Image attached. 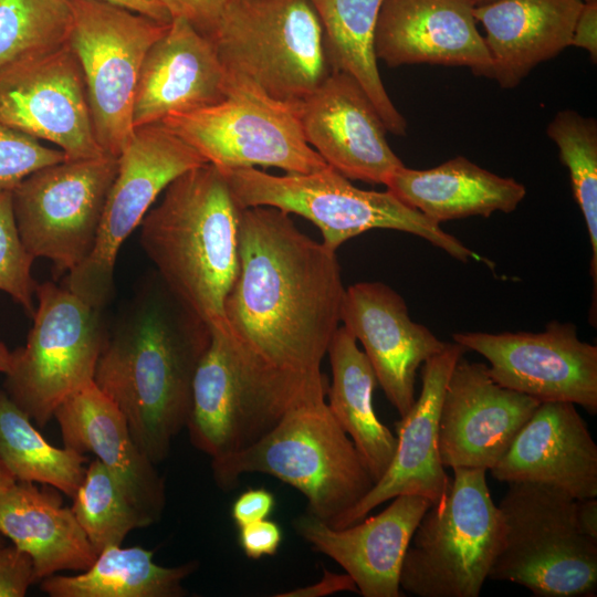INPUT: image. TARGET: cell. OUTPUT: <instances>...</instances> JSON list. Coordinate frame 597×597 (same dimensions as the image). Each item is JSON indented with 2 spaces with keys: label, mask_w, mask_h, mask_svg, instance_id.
<instances>
[{
  "label": "cell",
  "mask_w": 597,
  "mask_h": 597,
  "mask_svg": "<svg viewBox=\"0 0 597 597\" xmlns=\"http://www.w3.org/2000/svg\"><path fill=\"white\" fill-rule=\"evenodd\" d=\"M344 293L336 251L300 231L290 213L240 210L227 336L241 366L292 407L325 400L329 381L321 364Z\"/></svg>",
  "instance_id": "6da1fadb"
},
{
  "label": "cell",
  "mask_w": 597,
  "mask_h": 597,
  "mask_svg": "<svg viewBox=\"0 0 597 597\" xmlns=\"http://www.w3.org/2000/svg\"><path fill=\"white\" fill-rule=\"evenodd\" d=\"M541 401L498 384L482 363L461 356L448 379L438 448L450 468L491 470Z\"/></svg>",
  "instance_id": "e0dca14e"
},
{
  "label": "cell",
  "mask_w": 597,
  "mask_h": 597,
  "mask_svg": "<svg viewBox=\"0 0 597 597\" xmlns=\"http://www.w3.org/2000/svg\"><path fill=\"white\" fill-rule=\"evenodd\" d=\"M210 339V328L161 281L105 338L94 383L122 411L134 441L155 464L166 460L174 438L187 426L193 377Z\"/></svg>",
  "instance_id": "7a4b0ae2"
},
{
  "label": "cell",
  "mask_w": 597,
  "mask_h": 597,
  "mask_svg": "<svg viewBox=\"0 0 597 597\" xmlns=\"http://www.w3.org/2000/svg\"><path fill=\"white\" fill-rule=\"evenodd\" d=\"M210 331L186 428L192 446L214 460L251 446L291 409L241 366L227 331Z\"/></svg>",
  "instance_id": "2e32d148"
},
{
  "label": "cell",
  "mask_w": 597,
  "mask_h": 597,
  "mask_svg": "<svg viewBox=\"0 0 597 597\" xmlns=\"http://www.w3.org/2000/svg\"><path fill=\"white\" fill-rule=\"evenodd\" d=\"M282 540L281 526L268 519L239 527V545L244 555L251 559L275 555Z\"/></svg>",
  "instance_id": "ab89813d"
},
{
  "label": "cell",
  "mask_w": 597,
  "mask_h": 597,
  "mask_svg": "<svg viewBox=\"0 0 597 597\" xmlns=\"http://www.w3.org/2000/svg\"><path fill=\"white\" fill-rule=\"evenodd\" d=\"M275 498L264 488L248 489L231 506V517L238 527L268 519L274 511Z\"/></svg>",
  "instance_id": "60d3db41"
},
{
  "label": "cell",
  "mask_w": 597,
  "mask_h": 597,
  "mask_svg": "<svg viewBox=\"0 0 597 597\" xmlns=\"http://www.w3.org/2000/svg\"><path fill=\"white\" fill-rule=\"evenodd\" d=\"M576 405L543 401L490 471L506 483H537L576 500L597 496V446Z\"/></svg>",
  "instance_id": "603a6c76"
},
{
  "label": "cell",
  "mask_w": 597,
  "mask_h": 597,
  "mask_svg": "<svg viewBox=\"0 0 597 597\" xmlns=\"http://www.w3.org/2000/svg\"><path fill=\"white\" fill-rule=\"evenodd\" d=\"M34 583L31 557L14 545L0 544V597H23Z\"/></svg>",
  "instance_id": "74e56055"
},
{
  "label": "cell",
  "mask_w": 597,
  "mask_h": 597,
  "mask_svg": "<svg viewBox=\"0 0 597 597\" xmlns=\"http://www.w3.org/2000/svg\"><path fill=\"white\" fill-rule=\"evenodd\" d=\"M160 124L221 170L263 166L308 174L328 166L305 140L297 106L245 84L229 82L223 101Z\"/></svg>",
  "instance_id": "8fae6325"
},
{
  "label": "cell",
  "mask_w": 597,
  "mask_h": 597,
  "mask_svg": "<svg viewBox=\"0 0 597 597\" xmlns=\"http://www.w3.org/2000/svg\"><path fill=\"white\" fill-rule=\"evenodd\" d=\"M72 499L71 510L97 554L109 546L122 545L133 530L151 524L98 459L86 468Z\"/></svg>",
  "instance_id": "836d02e7"
},
{
  "label": "cell",
  "mask_w": 597,
  "mask_h": 597,
  "mask_svg": "<svg viewBox=\"0 0 597 597\" xmlns=\"http://www.w3.org/2000/svg\"><path fill=\"white\" fill-rule=\"evenodd\" d=\"M297 116L307 144L348 179L386 185L404 166L373 102L347 73L333 71L297 105Z\"/></svg>",
  "instance_id": "ac0fdd59"
},
{
  "label": "cell",
  "mask_w": 597,
  "mask_h": 597,
  "mask_svg": "<svg viewBox=\"0 0 597 597\" xmlns=\"http://www.w3.org/2000/svg\"><path fill=\"white\" fill-rule=\"evenodd\" d=\"M223 490L241 475L264 473L300 491L307 513L332 526L375 481L354 442L324 401L292 408L251 446L211 460Z\"/></svg>",
  "instance_id": "277c9868"
},
{
  "label": "cell",
  "mask_w": 597,
  "mask_h": 597,
  "mask_svg": "<svg viewBox=\"0 0 597 597\" xmlns=\"http://www.w3.org/2000/svg\"><path fill=\"white\" fill-rule=\"evenodd\" d=\"M467 0H384L374 48L389 67L429 63L465 66L491 77L492 60Z\"/></svg>",
  "instance_id": "7402d4cb"
},
{
  "label": "cell",
  "mask_w": 597,
  "mask_h": 597,
  "mask_svg": "<svg viewBox=\"0 0 597 597\" xmlns=\"http://www.w3.org/2000/svg\"><path fill=\"white\" fill-rule=\"evenodd\" d=\"M323 28L333 71L353 76L364 88L387 132L407 134V122L392 104L378 71L374 39L384 0H310Z\"/></svg>",
  "instance_id": "f546056e"
},
{
  "label": "cell",
  "mask_w": 597,
  "mask_h": 597,
  "mask_svg": "<svg viewBox=\"0 0 597 597\" xmlns=\"http://www.w3.org/2000/svg\"><path fill=\"white\" fill-rule=\"evenodd\" d=\"M452 339L482 355L501 386L597 413V346L582 341L576 325L553 321L538 333L460 332Z\"/></svg>",
  "instance_id": "9a60e30c"
},
{
  "label": "cell",
  "mask_w": 597,
  "mask_h": 597,
  "mask_svg": "<svg viewBox=\"0 0 597 597\" xmlns=\"http://www.w3.org/2000/svg\"><path fill=\"white\" fill-rule=\"evenodd\" d=\"M11 365V352L0 342V373L7 374Z\"/></svg>",
  "instance_id": "7dc6e473"
},
{
  "label": "cell",
  "mask_w": 597,
  "mask_h": 597,
  "mask_svg": "<svg viewBox=\"0 0 597 597\" xmlns=\"http://www.w3.org/2000/svg\"><path fill=\"white\" fill-rule=\"evenodd\" d=\"M54 418L65 448L95 454L151 524L159 521L166 505L165 480L134 441L122 411L94 380L65 398Z\"/></svg>",
  "instance_id": "d4e9b609"
},
{
  "label": "cell",
  "mask_w": 597,
  "mask_h": 597,
  "mask_svg": "<svg viewBox=\"0 0 597 597\" xmlns=\"http://www.w3.org/2000/svg\"><path fill=\"white\" fill-rule=\"evenodd\" d=\"M327 354L332 370L327 407L354 442L376 483L390 465L398 440L374 410L375 373L344 326L335 332Z\"/></svg>",
  "instance_id": "f1b7e54d"
},
{
  "label": "cell",
  "mask_w": 597,
  "mask_h": 597,
  "mask_svg": "<svg viewBox=\"0 0 597 597\" xmlns=\"http://www.w3.org/2000/svg\"><path fill=\"white\" fill-rule=\"evenodd\" d=\"M448 490L418 523L399 585L418 597H479L501 548L504 521L485 470L453 468Z\"/></svg>",
  "instance_id": "52a82bcc"
},
{
  "label": "cell",
  "mask_w": 597,
  "mask_h": 597,
  "mask_svg": "<svg viewBox=\"0 0 597 597\" xmlns=\"http://www.w3.org/2000/svg\"><path fill=\"white\" fill-rule=\"evenodd\" d=\"M14 482L15 479L4 465V463L0 460V495Z\"/></svg>",
  "instance_id": "bcb514c9"
},
{
  "label": "cell",
  "mask_w": 597,
  "mask_h": 597,
  "mask_svg": "<svg viewBox=\"0 0 597 597\" xmlns=\"http://www.w3.org/2000/svg\"><path fill=\"white\" fill-rule=\"evenodd\" d=\"M228 93V75L213 44L184 18H172L144 57L133 105L134 128L217 104Z\"/></svg>",
  "instance_id": "cb8c5ba5"
},
{
  "label": "cell",
  "mask_w": 597,
  "mask_h": 597,
  "mask_svg": "<svg viewBox=\"0 0 597 597\" xmlns=\"http://www.w3.org/2000/svg\"><path fill=\"white\" fill-rule=\"evenodd\" d=\"M341 322L363 345L387 399L404 417L416 401L419 366L448 343L413 322L404 298L381 282H359L345 289Z\"/></svg>",
  "instance_id": "d6986e66"
},
{
  "label": "cell",
  "mask_w": 597,
  "mask_h": 597,
  "mask_svg": "<svg viewBox=\"0 0 597 597\" xmlns=\"http://www.w3.org/2000/svg\"><path fill=\"white\" fill-rule=\"evenodd\" d=\"M501 548L489 578L526 587L537 597H595L597 540L577 522V500L537 483H509L499 503Z\"/></svg>",
  "instance_id": "ba28073f"
},
{
  "label": "cell",
  "mask_w": 597,
  "mask_h": 597,
  "mask_svg": "<svg viewBox=\"0 0 597 597\" xmlns=\"http://www.w3.org/2000/svg\"><path fill=\"white\" fill-rule=\"evenodd\" d=\"M118 158L102 155L43 167L11 190L22 243L70 273L92 252Z\"/></svg>",
  "instance_id": "4fadbf2b"
},
{
  "label": "cell",
  "mask_w": 597,
  "mask_h": 597,
  "mask_svg": "<svg viewBox=\"0 0 597 597\" xmlns=\"http://www.w3.org/2000/svg\"><path fill=\"white\" fill-rule=\"evenodd\" d=\"M431 502L401 494L379 514L334 528L305 513L294 520L311 547L343 567L364 597H400V570L412 534Z\"/></svg>",
  "instance_id": "44dd1931"
},
{
  "label": "cell",
  "mask_w": 597,
  "mask_h": 597,
  "mask_svg": "<svg viewBox=\"0 0 597 597\" xmlns=\"http://www.w3.org/2000/svg\"><path fill=\"white\" fill-rule=\"evenodd\" d=\"M0 121L54 144L69 160L107 155L95 137L83 71L69 42L0 69Z\"/></svg>",
  "instance_id": "5bb4252c"
},
{
  "label": "cell",
  "mask_w": 597,
  "mask_h": 597,
  "mask_svg": "<svg viewBox=\"0 0 597 597\" xmlns=\"http://www.w3.org/2000/svg\"><path fill=\"white\" fill-rule=\"evenodd\" d=\"M582 0H495L473 8L485 30L491 77L501 87L517 86L540 63L570 44Z\"/></svg>",
  "instance_id": "484cf974"
},
{
  "label": "cell",
  "mask_w": 597,
  "mask_h": 597,
  "mask_svg": "<svg viewBox=\"0 0 597 597\" xmlns=\"http://www.w3.org/2000/svg\"><path fill=\"white\" fill-rule=\"evenodd\" d=\"M467 1L474 8V7L488 4L495 0H467Z\"/></svg>",
  "instance_id": "c3c4849f"
},
{
  "label": "cell",
  "mask_w": 597,
  "mask_h": 597,
  "mask_svg": "<svg viewBox=\"0 0 597 597\" xmlns=\"http://www.w3.org/2000/svg\"><path fill=\"white\" fill-rule=\"evenodd\" d=\"M124 7L157 21L169 23L172 18L161 0H103Z\"/></svg>",
  "instance_id": "ee69618b"
},
{
  "label": "cell",
  "mask_w": 597,
  "mask_h": 597,
  "mask_svg": "<svg viewBox=\"0 0 597 597\" xmlns=\"http://www.w3.org/2000/svg\"><path fill=\"white\" fill-rule=\"evenodd\" d=\"M65 159L61 149L46 147L0 121V191H11L32 172Z\"/></svg>",
  "instance_id": "8d00e7d4"
},
{
  "label": "cell",
  "mask_w": 597,
  "mask_h": 597,
  "mask_svg": "<svg viewBox=\"0 0 597 597\" xmlns=\"http://www.w3.org/2000/svg\"><path fill=\"white\" fill-rule=\"evenodd\" d=\"M569 46L585 49L591 62L597 60V1L583 2Z\"/></svg>",
  "instance_id": "b9f144b4"
},
{
  "label": "cell",
  "mask_w": 597,
  "mask_h": 597,
  "mask_svg": "<svg viewBox=\"0 0 597 597\" xmlns=\"http://www.w3.org/2000/svg\"><path fill=\"white\" fill-rule=\"evenodd\" d=\"M223 172L206 163L164 190L140 227L159 280L210 329L227 331L224 303L239 272V218Z\"/></svg>",
  "instance_id": "3957f363"
},
{
  "label": "cell",
  "mask_w": 597,
  "mask_h": 597,
  "mask_svg": "<svg viewBox=\"0 0 597 597\" xmlns=\"http://www.w3.org/2000/svg\"><path fill=\"white\" fill-rule=\"evenodd\" d=\"M154 551L109 546L80 575H52L40 580L51 597H182V583L197 568L190 561L174 567L153 562Z\"/></svg>",
  "instance_id": "4dcf8cb0"
},
{
  "label": "cell",
  "mask_w": 597,
  "mask_h": 597,
  "mask_svg": "<svg viewBox=\"0 0 597 597\" xmlns=\"http://www.w3.org/2000/svg\"><path fill=\"white\" fill-rule=\"evenodd\" d=\"M409 207L437 223L514 211L526 195L524 185L493 174L463 156L430 169L398 168L385 185Z\"/></svg>",
  "instance_id": "83f0119b"
},
{
  "label": "cell",
  "mask_w": 597,
  "mask_h": 597,
  "mask_svg": "<svg viewBox=\"0 0 597 597\" xmlns=\"http://www.w3.org/2000/svg\"><path fill=\"white\" fill-rule=\"evenodd\" d=\"M234 0H161L171 18L187 20L207 39Z\"/></svg>",
  "instance_id": "f35d334b"
},
{
  "label": "cell",
  "mask_w": 597,
  "mask_h": 597,
  "mask_svg": "<svg viewBox=\"0 0 597 597\" xmlns=\"http://www.w3.org/2000/svg\"><path fill=\"white\" fill-rule=\"evenodd\" d=\"M465 352L462 345L448 343L442 352L423 363L420 395L396 423L398 443L390 465L371 490L332 527L355 524L378 505L401 494L420 495L431 504L442 499L451 478L439 455L440 408L451 371Z\"/></svg>",
  "instance_id": "ffe728a7"
},
{
  "label": "cell",
  "mask_w": 597,
  "mask_h": 597,
  "mask_svg": "<svg viewBox=\"0 0 597 597\" xmlns=\"http://www.w3.org/2000/svg\"><path fill=\"white\" fill-rule=\"evenodd\" d=\"M323 572L324 575L317 584L297 588L285 594H279L276 596L320 597L336 594L339 591H358L354 580L350 578L349 575L334 574L327 569H324Z\"/></svg>",
  "instance_id": "7bdbcfd3"
},
{
  "label": "cell",
  "mask_w": 597,
  "mask_h": 597,
  "mask_svg": "<svg viewBox=\"0 0 597 597\" xmlns=\"http://www.w3.org/2000/svg\"><path fill=\"white\" fill-rule=\"evenodd\" d=\"M34 260L21 241L11 191H0V291L31 315L38 285L32 276Z\"/></svg>",
  "instance_id": "d590c367"
},
{
  "label": "cell",
  "mask_w": 597,
  "mask_h": 597,
  "mask_svg": "<svg viewBox=\"0 0 597 597\" xmlns=\"http://www.w3.org/2000/svg\"><path fill=\"white\" fill-rule=\"evenodd\" d=\"M35 296L33 325L25 345L11 352L4 391L44 427L65 398L94 380L106 334L100 310L67 287L44 282Z\"/></svg>",
  "instance_id": "9c48e42d"
},
{
  "label": "cell",
  "mask_w": 597,
  "mask_h": 597,
  "mask_svg": "<svg viewBox=\"0 0 597 597\" xmlns=\"http://www.w3.org/2000/svg\"><path fill=\"white\" fill-rule=\"evenodd\" d=\"M0 534L27 553L36 582L62 570H86L98 554L59 494L15 481L0 495Z\"/></svg>",
  "instance_id": "4316f807"
},
{
  "label": "cell",
  "mask_w": 597,
  "mask_h": 597,
  "mask_svg": "<svg viewBox=\"0 0 597 597\" xmlns=\"http://www.w3.org/2000/svg\"><path fill=\"white\" fill-rule=\"evenodd\" d=\"M0 460L15 481L50 485L73 498L84 479L87 457L52 446L0 390Z\"/></svg>",
  "instance_id": "1f68e13d"
},
{
  "label": "cell",
  "mask_w": 597,
  "mask_h": 597,
  "mask_svg": "<svg viewBox=\"0 0 597 597\" xmlns=\"http://www.w3.org/2000/svg\"><path fill=\"white\" fill-rule=\"evenodd\" d=\"M584 2H593V1H597V0H582Z\"/></svg>",
  "instance_id": "681fc988"
},
{
  "label": "cell",
  "mask_w": 597,
  "mask_h": 597,
  "mask_svg": "<svg viewBox=\"0 0 597 597\" xmlns=\"http://www.w3.org/2000/svg\"><path fill=\"white\" fill-rule=\"evenodd\" d=\"M577 522L580 531L597 540V500L596 498H588L577 500L576 509Z\"/></svg>",
  "instance_id": "f6af8a7d"
},
{
  "label": "cell",
  "mask_w": 597,
  "mask_h": 597,
  "mask_svg": "<svg viewBox=\"0 0 597 597\" xmlns=\"http://www.w3.org/2000/svg\"><path fill=\"white\" fill-rule=\"evenodd\" d=\"M221 171L240 209L268 206L298 214L320 229L322 242L334 251L366 231L392 229L416 234L462 262L483 260L439 223L404 203L389 190L359 189L331 166L308 174L287 172L283 176L254 167Z\"/></svg>",
  "instance_id": "8992f818"
},
{
  "label": "cell",
  "mask_w": 597,
  "mask_h": 597,
  "mask_svg": "<svg viewBox=\"0 0 597 597\" xmlns=\"http://www.w3.org/2000/svg\"><path fill=\"white\" fill-rule=\"evenodd\" d=\"M570 176L574 198L589 235L593 298L589 320L596 325L597 293V122L573 109L559 111L546 129Z\"/></svg>",
  "instance_id": "d6a6232c"
},
{
  "label": "cell",
  "mask_w": 597,
  "mask_h": 597,
  "mask_svg": "<svg viewBox=\"0 0 597 597\" xmlns=\"http://www.w3.org/2000/svg\"><path fill=\"white\" fill-rule=\"evenodd\" d=\"M69 44L81 64L97 143L118 157L134 134L133 105L144 57L169 23L103 0H67Z\"/></svg>",
  "instance_id": "30bf717a"
},
{
  "label": "cell",
  "mask_w": 597,
  "mask_h": 597,
  "mask_svg": "<svg viewBox=\"0 0 597 597\" xmlns=\"http://www.w3.org/2000/svg\"><path fill=\"white\" fill-rule=\"evenodd\" d=\"M117 158L94 248L67 275L66 287L97 310L111 297L115 262L124 241L172 180L207 163L160 123L135 127Z\"/></svg>",
  "instance_id": "7c38bea8"
},
{
  "label": "cell",
  "mask_w": 597,
  "mask_h": 597,
  "mask_svg": "<svg viewBox=\"0 0 597 597\" xmlns=\"http://www.w3.org/2000/svg\"><path fill=\"white\" fill-rule=\"evenodd\" d=\"M67 0H0V69L69 42Z\"/></svg>",
  "instance_id": "e575fe53"
},
{
  "label": "cell",
  "mask_w": 597,
  "mask_h": 597,
  "mask_svg": "<svg viewBox=\"0 0 597 597\" xmlns=\"http://www.w3.org/2000/svg\"><path fill=\"white\" fill-rule=\"evenodd\" d=\"M228 82L292 106L333 72L310 0H234L208 38Z\"/></svg>",
  "instance_id": "5b68a950"
}]
</instances>
